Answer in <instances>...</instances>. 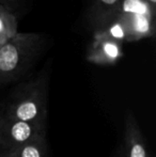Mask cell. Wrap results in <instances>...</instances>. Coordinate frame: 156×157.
Listing matches in <instances>:
<instances>
[{
	"label": "cell",
	"instance_id": "1",
	"mask_svg": "<svg viewBox=\"0 0 156 157\" xmlns=\"http://www.w3.org/2000/svg\"><path fill=\"white\" fill-rule=\"evenodd\" d=\"M49 76L43 70L38 76L18 83L8 95L0 110L17 120L46 130Z\"/></svg>",
	"mask_w": 156,
	"mask_h": 157
},
{
	"label": "cell",
	"instance_id": "2",
	"mask_svg": "<svg viewBox=\"0 0 156 157\" xmlns=\"http://www.w3.org/2000/svg\"><path fill=\"white\" fill-rule=\"evenodd\" d=\"M156 10L146 0H121L110 23L101 32L122 42H138L155 34Z\"/></svg>",
	"mask_w": 156,
	"mask_h": 157
},
{
	"label": "cell",
	"instance_id": "3",
	"mask_svg": "<svg viewBox=\"0 0 156 157\" xmlns=\"http://www.w3.org/2000/svg\"><path fill=\"white\" fill-rule=\"evenodd\" d=\"M45 40L33 32H17L0 47V87L19 80L36 64Z\"/></svg>",
	"mask_w": 156,
	"mask_h": 157
},
{
	"label": "cell",
	"instance_id": "4",
	"mask_svg": "<svg viewBox=\"0 0 156 157\" xmlns=\"http://www.w3.org/2000/svg\"><path fill=\"white\" fill-rule=\"evenodd\" d=\"M42 134H46V130L17 120L0 110V152L10 151Z\"/></svg>",
	"mask_w": 156,
	"mask_h": 157
},
{
	"label": "cell",
	"instance_id": "5",
	"mask_svg": "<svg viewBox=\"0 0 156 157\" xmlns=\"http://www.w3.org/2000/svg\"><path fill=\"white\" fill-rule=\"evenodd\" d=\"M124 57L123 43L116 39L94 32L93 42L88 47L86 58L90 63L100 66H111Z\"/></svg>",
	"mask_w": 156,
	"mask_h": 157
},
{
	"label": "cell",
	"instance_id": "6",
	"mask_svg": "<svg viewBox=\"0 0 156 157\" xmlns=\"http://www.w3.org/2000/svg\"><path fill=\"white\" fill-rule=\"evenodd\" d=\"M126 157H149L144 137L133 112H127L124 123Z\"/></svg>",
	"mask_w": 156,
	"mask_h": 157
},
{
	"label": "cell",
	"instance_id": "7",
	"mask_svg": "<svg viewBox=\"0 0 156 157\" xmlns=\"http://www.w3.org/2000/svg\"><path fill=\"white\" fill-rule=\"evenodd\" d=\"M121 0H92L88 11L90 27L95 31L105 28L117 13Z\"/></svg>",
	"mask_w": 156,
	"mask_h": 157
},
{
	"label": "cell",
	"instance_id": "8",
	"mask_svg": "<svg viewBox=\"0 0 156 157\" xmlns=\"http://www.w3.org/2000/svg\"><path fill=\"white\" fill-rule=\"evenodd\" d=\"M0 157H48L46 134H42L10 150L0 152Z\"/></svg>",
	"mask_w": 156,
	"mask_h": 157
},
{
	"label": "cell",
	"instance_id": "9",
	"mask_svg": "<svg viewBox=\"0 0 156 157\" xmlns=\"http://www.w3.org/2000/svg\"><path fill=\"white\" fill-rule=\"evenodd\" d=\"M17 18L10 10L0 13V47L17 32Z\"/></svg>",
	"mask_w": 156,
	"mask_h": 157
},
{
	"label": "cell",
	"instance_id": "10",
	"mask_svg": "<svg viewBox=\"0 0 156 157\" xmlns=\"http://www.w3.org/2000/svg\"><path fill=\"white\" fill-rule=\"evenodd\" d=\"M18 1L19 0H0V6H4V8H6L10 11H12V8L15 6V3H17Z\"/></svg>",
	"mask_w": 156,
	"mask_h": 157
},
{
	"label": "cell",
	"instance_id": "11",
	"mask_svg": "<svg viewBox=\"0 0 156 157\" xmlns=\"http://www.w3.org/2000/svg\"><path fill=\"white\" fill-rule=\"evenodd\" d=\"M146 1L150 3V6H152L153 9H155L156 10V0H146Z\"/></svg>",
	"mask_w": 156,
	"mask_h": 157
},
{
	"label": "cell",
	"instance_id": "12",
	"mask_svg": "<svg viewBox=\"0 0 156 157\" xmlns=\"http://www.w3.org/2000/svg\"><path fill=\"white\" fill-rule=\"evenodd\" d=\"M6 10H9V9H6V8H4V6H0V13L4 12V11H6Z\"/></svg>",
	"mask_w": 156,
	"mask_h": 157
}]
</instances>
